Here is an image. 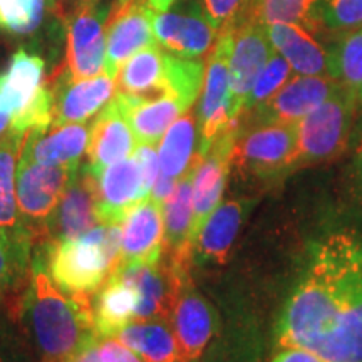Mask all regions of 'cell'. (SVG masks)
Segmentation results:
<instances>
[{
    "label": "cell",
    "instance_id": "obj_1",
    "mask_svg": "<svg viewBox=\"0 0 362 362\" xmlns=\"http://www.w3.org/2000/svg\"><path fill=\"white\" fill-rule=\"evenodd\" d=\"M275 344L325 362H362V230H336L310 243L275 322Z\"/></svg>",
    "mask_w": 362,
    "mask_h": 362
},
{
    "label": "cell",
    "instance_id": "obj_2",
    "mask_svg": "<svg viewBox=\"0 0 362 362\" xmlns=\"http://www.w3.org/2000/svg\"><path fill=\"white\" fill-rule=\"evenodd\" d=\"M22 312L40 362H71L99 339L90 297L62 292L49 275L39 250L30 264Z\"/></svg>",
    "mask_w": 362,
    "mask_h": 362
},
{
    "label": "cell",
    "instance_id": "obj_3",
    "mask_svg": "<svg viewBox=\"0 0 362 362\" xmlns=\"http://www.w3.org/2000/svg\"><path fill=\"white\" fill-rule=\"evenodd\" d=\"M39 252L62 292L90 297L119 269V223H99L79 238L42 243Z\"/></svg>",
    "mask_w": 362,
    "mask_h": 362
},
{
    "label": "cell",
    "instance_id": "obj_4",
    "mask_svg": "<svg viewBox=\"0 0 362 362\" xmlns=\"http://www.w3.org/2000/svg\"><path fill=\"white\" fill-rule=\"evenodd\" d=\"M45 62L19 49L0 72V111L13 119L21 133L51 126V93L44 86Z\"/></svg>",
    "mask_w": 362,
    "mask_h": 362
},
{
    "label": "cell",
    "instance_id": "obj_5",
    "mask_svg": "<svg viewBox=\"0 0 362 362\" xmlns=\"http://www.w3.org/2000/svg\"><path fill=\"white\" fill-rule=\"evenodd\" d=\"M297 124L282 123H248L238 126L235 138L232 165L240 173L257 180L284 178L297 165Z\"/></svg>",
    "mask_w": 362,
    "mask_h": 362
},
{
    "label": "cell",
    "instance_id": "obj_6",
    "mask_svg": "<svg viewBox=\"0 0 362 362\" xmlns=\"http://www.w3.org/2000/svg\"><path fill=\"white\" fill-rule=\"evenodd\" d=\"M357 103L337 86L322 104L297 123V165H315L341 155L349 144Z\"/></svg>",
    "mask_w": 362,
    "mask_h": 362
},
{
    "label": "cell",
    "instance_id": "obj_7",
    "mask_svg": "<svg viewBox=\"0 0 362 362\" xmlns=\"http://www.w3.org/2000/svg\"><path fill=\"white\" fill-rule=\"evenodd\" d=\"M235 30H223L208 54L205 78L197 111L198 155L203 156L221 133L232 126V89H230V54Z\"/></svg>",
    "mask_w": 362,
    "mask_h": 362
},
{
    "label": "cell",
    "instance_id": "obj_8",
    "mask_svg": "<svg viewBox=\"0 0 362 362\" xmlns=\"http://www.w3.org/2000/svg\"><path fill=\"white\" fill-rule=\"evenodd\" d=\"M112 0H88L62 19L66 27V71L74 79L104 72L106 24Z\"/></svg>",
    "mask_w": 362,
    "mask_h": 362
},
{
    "label": "cell",
    "instance_id": "obj_9",
    "mask_svg": "<svg viewBox=\"0 0 362 362\" xmlns=\"http://www.w3.org/2000/svg\"><path fill=\"white\" fill-rule=\"evenodd\" d=\"M81 165L45 166L21 156L17 165V202L30 235L42 230Z\"/></svg>",
    "mask_w": 362,
    "mask_h": 362
},
{
    "label": "cell",
    "instance_id": "obj_10",
    "mask_svg": "<svg viewBox=\"0 0 362 362\" xmlns=\"http://www.w3.org/2000/svg\"><path fill=\"white\" fill-rule=\"evenodd\" d=\"M153 30L161 49L183 59L208 56L218 37L198 0H178L168 11L155 12Z\"/></svg>",
    "mask_w": 362,
    "mask_h": 362
},
{
    "label": "cell",
    "instance_id": "obj_11",
    "mask_svg": "<svg viewBox=\"0 0 362 362\" xmlns=\"http://www.w3.org/2000/svg\"><path fill=\"white\" fill-rule=\"evenodd\" d=\"M153 17L155 11L144 0H112L106 24L104 72L116 79L119 67L129 57L156 44Z\"/></svg>",
    "mask_w": 362,
    "mask_h": 362
},
{
    "label": "cell",
    "instance_id": "obj_12",
    "mask_svg": "<svg viewBox=\"0 0 362 362\" xmlns=\"http://www.w3.org/2000/svg\"><path fill=\"white\" fill-rule=\"evenodd\" d=\"M240 117L225 133L215 139L205 155H198L193 170V225L192 240L194 245L202 226L208 216L221 203L226 180H228L230 166H232V153L235 138H237Z\"/></svg>",
    "mask_w": 362,
    "mask_h": 362
},
{
    "label": "cell",
    "instance_id": "obj_13",
    "mask_svg": "<svg viewBox=\"0 0 362 362\" xmlns=\"http://www.w3.org/2000/svg\"><path fill=\"white\" fill-rule=\"evenodd\" d=\"M51 124L89 123L112 101L116 79L107 72L74 79L66 69L51 89Z\"/></svg>",
    "mask_w": 362,
    "mask_h": 362
},
{
    "label": "cell",
    "instance_id": "obj_14",
    "mask_svg": "<svg viewBox=\"0 0 362 362\" xmlns=\"http://www.w3.org/2000/svg\"><path fill=\"white\" fill-rule=\"evenodd\" d=\"M339 86L329 76H300L296 74L272 96L255 110L250 123H282L297 124L302 117L322 104Z\"/></svg>",
    "mask_w": 362,
    "mask_h": 362
},
{
    "label": "cell",
    "instance_id": "obj_15",
    "mask_svg": "<svg viewBox=\"0 0 362 362\" xmlns=\"http://www.w3.org/2000/svg\"><path fill=\"white\" fill-rule=\"evenodd\" d=\"M267 27L257 21H245L235 29L233 47L230 54V89H232V116L238 119L243 106L255 83L259 72L264 69L272 54Z\"/></svg>",
    "mask_w": 362,
    "mask_h": 362
},
{
    "label": "cell",
    "instance_id": "obj_16",
    "mask_svg": "<svg viewBox=\"0 0 362 362\" xmlns=\"http://www.w3.org/2000/svg\"><path fill=\"white\" fill-rule=\"evenodd\" d=\"M121 259L124 265H155L165 250V216L163 205L146 197L138 202L119 221Z\"/></svg>",
    "mask_w": 362,
    "mask_h": 362
},
{
    "label": "cell",
    "instance_id": "obj_17",
    "mask_svg": "<svg viewBox=\"0 0 362 362\" xmlns=\"http://www.w3.org/2000/svg\"><path fill=\"white\" fill-rule=\"evenodd\" d=\"M96 225H99V218L94 194V175L88 166L81 165L44 226L42 243L79 238Z\"/></svg>",
    "mask_w": 362,
    "mask_h": 362
},
{
    "label": "cell",
    "instance_id": "obj_18",
    "mask_svg": "<svg viewBox=\"0 0 362 362\" xmlns=\"http://www.w3.org/2000/svg\"><path fill=\"white\" fill-rule=\"evenodd\" d=\"M99 223H119L129 208L148 197L143 173L134 155L94 173Z\"/></svg>",
    "mask_w": 362,
    "mask_h": 362
},
{
    "label": "cell",
    "instance_id": "obj_19",
    "mask_svg": "<svg viewBox=\"0 0 362 362\" xmlns=\"http://www.w3.org/2000/svg\"><path fill=\"white\" fill-rule=\"evenodd\" d=\"M181 352L189 362H198L216 330V314L210 302L188 282L181 287L170 317Z\"/></svg>",
    "mask_w": 362,
    "mask_h": 362
},
{
    "label": "cell",
    "instance_id": "obj_20",
    "mask_svg": "<svg viewBox=\"0 0 362 362\" xmlns=\"http://www.w3.org/2000/svg\"><path fill=\"white\" fill-rule=\"evenodd\" d=\"M252 200L232 198L221 202L214 214L208 216L205 225L193 245V262L197 265H221L228 259L235 240L238 237L243 221L250 214Z\"/></svg>",
    "mask_w": 362,
    "mask_h": 362
},
{
    "label": "cell",
    "instance_id": "obj_21",
    "mask_svg": "<svg viewBox=\"0 0 362 362\" xmlns=\"http://www.w3.org/2000/svg\"><path fill=\"white\" fill-rule=\"evenodd\" d=\"M136 146L138 143L131 126L126 121L119 104L112 98V101L90 123L86 166L98 173L112 163L129 158Z\"/></svg>",
    "mask_w": 362,
    "mask_h": 362
},
{
    "label": "cell",
    "instance_id": "obj_22",
    "mask_svg": "<svg viewBox=\"0 0 362 362\" xmlns=\"http://www.w3.org/2000/svg\"><path fill=\"white\" fill-rule=\"evenodd\" d=\"M90 123L51 124L25 136L21 156L45 166H74L86 155Z\"/></svg>",
    "mask_w": 362,
    "mask_h": 362
},
{
    "label": "cell",
    "instance_id": "obj_23",
    "mask_svg": "<svg viewBox=\"0 0 362 362\" xmlns=\"http://www.w3.org/2000/svg\"><path fill=\"white\" fill-rule=\"evenodd\" d=\"M25 134H16L0 144V233L13 247L30 255L33 235L27 228L17 202V165Z\"/></svg>",
    "mask_w": 362,
    "mask_h": 362
},
{
    "label": "cell",
    "instance_id": "obj_24",
    "mask_svg": "<svg viewBox=\"0 0 362 362\" xmlns=\"http://www.w3.org/2000/svg\"><path fill=\"white\" fill-rule=\"evenodd\" d=\"M198 160V156H197ZM194 160V163H197ZM176 181L171 197L163 205L165 216V250L171 259L180 265H189L193 262V170Z\"/></svg>",
    "mask_w": 362,
    "mask_h": 362
},
{
    "label": "cell",
    "instance_id": "obj_25",
    "mask_svg": "<svg viewBox=\"0 0 362 362\" xmlns=\"http://www.w3.org/2000/svg\"><path fill=\"white\" fill-rule=\"evenodd\" d=\"M265 27L274 49L288 62L296 74L329 76L327 47H324L312 35V30L297 24H284V22Z\"/></svg>",
    "mask_w": 362,
    "mask_h": 362
},
{
    "label": "cell",
    "instance_id": "obj_26",
    "mask_svg": "<svg viewBox=\"0 0 362 362\" xmlns=\"http://www.w3.org/2000/svg\"><path fill=\"white\" fill-rule=\"evenodd\" d=\"M166 51L149 45L129 57L116 74L117 96L133 99H158L166 96Z\"/></svg>",
    "mask_w": 362,
    "mask_h": 362
},
{
    "label": "cell",
    "instance_id": "obj_27",
    "mask_svg": "<svg viewBox=\"0 0 362 362\" xmlns=\"http://www.w3.org/2000/svg\"><path fill=\"white\" fill-rule=\"evenodd\" d=\"M121 111L131 126L136 143L138 144H156L161 141L166 129L175 123L181 115L188 110L173 98L158 99H133L115 94Z\"/></svg>",
    "mask_w": 362,
    "mask_h": 362
},
{
    "label": "cell",
    "instance_id": "obj_28",
    "mask_svg": "<svg viewBox=\"0 0 362 362\" xmlns=\"http://www.w3.org/2000/svg\"><path fill=\"white\" fill-rule=\"evenodd\" d=\"M115 339L144 362H189L168 320H133L117 330Z\"/></svg>",
    "mask_w": 362,
    "mask_h": 362
},
{
    "label": "cell",
    "instance_id": "obj_29",
    "mask_svg": "<svg viewBox=\"0 0 362 362\" xmlns=\"http://www.w3.org/2000/svg\"><path fill=\"white\" fill-rule=\"evenodd\" d=\"M198 156V123L197 115L187 111L166 129L160 141L161 175L178 181L188 173Z\"/></svg>",
    "mask_w": 362,
    "mask_h": 362
},
{
    "label": "cell",
    "instance_id": "obj_30",
    "mask_svg": "<svg viewBox=\"0 0 362 362\" xmlns=\"http://www.w3.org/2000/svg\"><path fill=\"white\" fill-rule=\"evenodd\" d=\"M138 297L129 285L111 275L93 300L94 325L99 337H115V334L136 319Z\"/></svg>",
    "mask_w": 362,
    "mask_h": 362
},
{
    "label": "cell",
    "instance_id": "obj_31",
    "mask_svg": "<svg viewBox=\"0 0 362 362\" xmlns=\"http://www.w3.org/2000/svg\"><path fill=\"white\" fill-rule=\"evenodd\" d=\"M329 76L362 106V27L337 34L327 45Z\"/></svg>",
    "mask_w": 362,
    "mask_h": 362
},
{
    "label": "cell",
    "instance_id": "obj_32",
    "mask_svg": "<svg viewBox=\"0 0 362 362\" xmlns=\"http://www.w3.org/2000/svg\"><path fill=\"white\" fill-rule=\"evenodd\" d=\"M205 64L200 59H183L166 52V96L180 101L189 111L202 90Z\"/></svg>",
    "mask_w": 362,
    "mask_h": 362
},
{
    "label": "cell",
    "instance_id": "obj_33",
    "mask_svg": "<svg viewBox=\"0 0 362 362\" xmlns=\"http://www.w3.org/2000/svg\"><path fill=\"white\" fill-rule=\"evenodd\" d=\"M319 0H253L250 19L260 24H297L317 29L315 8Z\"/></svg>",
    "mask_w": 362,
    "mask_h": 362
},
{
    "label": "cell",
    "instance_id": "obj_34",
    "mask_svg": "<svg viewBox=\"0 0 362 362\" xmlns=\"http://www.w3.org/2000/svg\"><path fill=\"white\" fill-rule=\"evenodd\" d=\"M45 12V0H0V30L12 35L33 34L42 24Z\"/></svg>",
    "mask_w": 362,
    "mask_h": 362
},
{
    "label": "cell",
    "instance_id": "obj_35",
    "mask_svg": "<svg viewBox=\"0 0 362 362\" xmlns=\"http://www.w3.org/2000/svg\"><path fill=\"white\" fill-rule=\"evenodd\" d=\"M292 67L288 66V62L285 61L277 51L272 54L269 61H267V64L264 66V69H262L259 72V76H257L250 93H248L242 115H245V112L255 110L257 106L269 101V99L292 78Z\"/></svg>",
    "mask_w": 362,
    "mask_h": 362
},
{
    "label": "cell",
    "instance_id": "obj_36",
    "mask_svg": "<svg viewBox=\"0 0 362 362\" xmlns=\"http://www.w3.org/2000/svg\"><path fill=\"white\" fill-rule=\"evenodd\" d=\"M315 21L334 34L361 29L362 0H319Z\"/></svg>",
    "mask_w": 362,
    "mask_h": 362
},
{
    "label": "cell",
    "instance_id": "obj_37",
    "mask_svg": "<svg viewBox=\"0 0 362 362\" xmlns=\"http://www.w3.org/2000/svg\"><path fill=\"white\" fill-rule=\"evenodd\" d=\"M203 13L216 33L235 30L250 19L253 0H198Z\"/></svg>",
    "mask_w": 362,
    "mask_h": 362
},
{
    "label": "cell",
    "instance_id": "obj_38",
    "mask_svg": "<svg viewBox=\"0 0 362 362\" xmlns=\"http://www.w3.org/2000/svg\"><path fill=\"white\" fill-rule=\"evenodd\" d=\"M30 255L21 252L0 233V293L24 274Z\"/></svg>",
    "mask_w": 362,
    "mask_h": 362
},
{
    "label": "cell",
    "instance_id": "obj_39",
    "mask_svg": "<svg viewBox=\"0 0 362 362\" xmlns=\"http://www.w3.org/2000/svg\"><path fill=\"white\" fill-rule=\"evenodd\" d=\"M133 155L139 163V168H141L143 173L144 188H146V193L149 194L151 188L155 187L158 176L161 175L160 158H158L156 146L155 144H138Z\"/></svg>",
    "mask_w": 362,
    "mask_h": 362
},
{
    "label": "cell",
    "instance_id": "obj_40",
    "mask_svg": "<svg viewBox=\"0 0 362 362\" xmlns=\"http://www.w3.org/2000/svg\"><path fill=\"white\" fill-rule=\"evenodd\" d=\"M98 346L101 362H144L141 357L128 349L124 344L116 341L115 337H99Z\"/></svg>",
    "mask_w": 362,
    "mask_h": 362
},
{
    "label": "cell",
    "instance_id": "obj_41",
    "mask_svg": "<svg viewBox=\"0 0 362 362\" xmlns=\"http://www.w3.org/2000/svg\"><path fill=\"white\" fill-rule=\"evenodd\" d=\"M270 362H325L314 352L300 349V347H280Z\"/></svg>",
    "mask_w": 362,
    "mask_h": 362
},
{
    "label": "cell",
    "instance_id": "obj_42",
    "mask_svg": "<svg viewBox=\"0 0 362 362\" xmlns=\"http://www.w3.org/2000/svg\"><path fill=\"white\" fill-rule=\"evenodd\" d=\"M175 187H176L175 180H171L165 175H160V176H158L155 187L151 188V192H149L148 197L160 203V205H165V202L168 200V198L171 197V193H173Z\"/></svg>",
    "mask_w": 362,
    "mask_h": 362
},
{
    "label": "cell",
    "instance_id": "obj_43",
    "mask_svg": "<svg viewBox=\"0 0 362 362\" xmlns=\"http://www.w3.org/2000/svg\"><path fill=\"white\" fill-rule=\"evenodd\" d=\"M88 2V0H45L47 4V12L54 13L59 19H64L67 13L74 11L76 7H79L81 4Z\"/></svg>",
    "mask_w": 362,
    "mask_h": 362
},
{
    "label": "cell",
    "instance_id": "obj_44",
    "mask_svg": "<svg viewBox=\"0 0 362 362\" xmlns=\"http://www.w3.org/2000/svg\"><path fill=\"white\" fill-rule=\"evenodd\" d=\"M16 134H25V133H21V131L16 128V124H13L12 117L6 115L4 111H0V144L6 143L7 139H11L12 136Z\"/></svg>",
    "mask_w": 362,
    "mask_h": 362
},
{
    "label": "cell",
    "instance_id": "obj_45",
    "mask_svg": "<svg viewBox=\"0 0 362 362\" xmlns=\"http://www.w3.org/2000/svg\"><path fill=\"white\" fill-rule=\"evenodd\" d=\"M98 341H99V339H96V341H94V342H90L89 346H86L84 349L81 351L79 354L76 356L71 362H101Z\"/></svg>",
    "mask_w": 362,
    "mask_h": 362
},
{
    "label": "cell",
    "instance_id": "obj_46",
    "mask_svg": "<svg viewBox=\"0 0 362 362\" xmlns=\"http://www.w3.org/2000/svg\"><path fill=\"white\" fill-rule=\"evenodd\" d=\"M354 168L356 176L359 180L362 188V123L356 129V146H354Z\"/></svg>",
    "mask_w": 362,
    "mask_h": 362
},
{
    "label": "cell",
    "instance_id": "obj_47",
    "mask_svg": "<svg viewBox=\"0 0 362 362\" xmlns=\"http://www.w3.org/2000/svg\"><path fill=\"white\" fill-rule=\"evenodd\" d=\"M144 2H146L155 12H165L168 11L173 4L178 2V0H144Z\"/></svg>",
    "mask_w": 362,
    "mask_h": 362
}]
</instances>
